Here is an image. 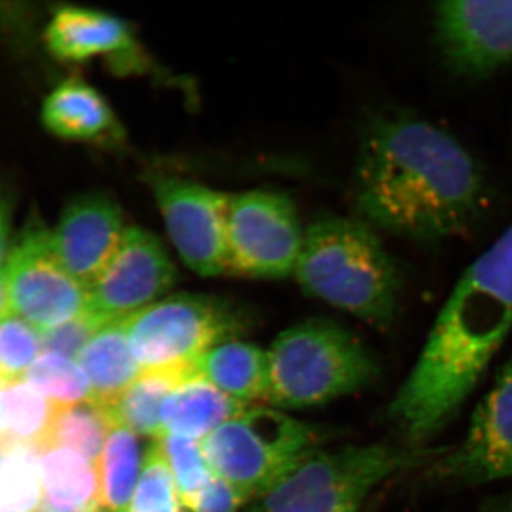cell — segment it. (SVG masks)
<instances>
[{
	"label": "cell",
	"mask_w": 512,
	"mask_h": 512,
	"mask_svg": "<svg viewBox=\"0 0 512 512\" xmlns=\"http://www.w3.org/2000/svg\"><path fill=\"white\" fill-rule=\"evenodd\" d=\"M247 409V404L237 402L194 373L165 400L161 424L164 434L204 440Z\"/></svg>",
	"instance_id": "obj_17"
},
{
	"label": "cell",
	"mask_w": 512,
	"mask_h": 512,
	"mask_svg": "<svg viewBox=\"0 0 512 512\" xmlns=\"http://www.w3.org/2000/svg\"><path fill=\"white\" fill-rule=\"evenodd\" d=\"M126 229L116 202L104 194H87L67 205L50 238L67 271L89 289L109 264Z\"/></svg>",
	"instance_id": "obj_14"
},
{
	"label": "cell",
	"mask_w": 512,
	"mask_h": 512,
	"mask_svg": "<svg viewBox=\"0 0 512 512\" xmlns=\"http://www.w3.org/2000/svg\"><path fill=\"white\" fill-rule=\"evenodd\" d=\"M127 512H183L180 495L157 440L147 447Z\"/></svg>",
	"instance_id": "obj_27"
},
{
	"label": "cell",
	"mask_w": 512,
	"mask_h": 512,
	"mask_svg": "<svg viewBox=\"0 0 512 512\" xmlns=\"http://www.w3.org/2000/svg\"><path fill=\"white\" fill-rule=\"evenodd\" d=\"M42 476L32 451L18 450L0 460V512H37Z\"/></svg>",
	"instance_id": "obj_26"
},
{
	"label": "cell",
	"mask_w": 512,
	"mask_h": 512,
	"mask_svg": "<svg viewBox=\"0 0 512 512\" xmlns=\"http://www.w3.org/2000/svg\"><path fill=\"white\" fill-rule=\"evenodd\" d=\"M194 366L158 367L141 370L123 393L106 406L116 426L153 440L164 436L161 412L167 397L194 375Z\"/></svg>",
	"instance_id": "obj_21"
},
{
	"label": "cell",
	"mask_w": 512,
	"mask_h": 512,
	"mask_svg": "<svg viewBox=\"0 0 512 512\" xmlns=\"http://www.w3.org/2000/svg\"><path fill=\"white\" fill-rule=\"evenodd\" d=\"M168 235L184 264L201 276L227 274L231 197L173 175L150 178Z\"/></svg>",
	"instance_id": "obj_11"
},
{
	"label": "cell",
	"mask_w": 512,
	"mask_h": 512,
	"mask_svg": "<svg viewBox=\"0 0 512 512\" xmlns=\"http://www.w3.org/2000/svg\"><path fill=\"white\" fill-rule=\"evenodd\" d=\"M13 315L12 306H10V298L8 285H6L5 274L0 272V320L8 318Z\"/></svg>",
	"instance_id": "obj_32"
},
{
	"label": "cell",
	"mask_w": 512,
	"mask_h": 512,
	"mask_svg": "<svg viewBox=\"0 0 512 512\" xmlns=\"http://www.w3.org/2000/svg\"><path fill=\"white\" fill-rule=\"evenodd\" d=\"M114 426L109 409L96 400L56 406L46 451L67 448L97 464Z\"/></svg>",
	"instance_id": "obj_23"
},
{
	"label": "cell",
	"mask_w": 512,
	"mask_h": 512,
	"mask_svg": "<svg viewBox=\"0 0 512 512\" xmlns=\"http://www.w3.org/2000/svg\"><path fill=\"white\" fill-rule=\"evenodd\" d=\"M355 195L370 227L437 244L476 224L487 183L476 158L448 131L410 114H392L366 127Z\"/></svg>",
	"instance_id": "obj_1"
},
{
	"label": "cell",
	"mask_w": 512,
	"mask_h": 512,
	"mask_svg": "<svg viewBox=\"0 0 512 512\" xmlns=\"http://www.w3.org/2000/svg\"><path fill=\"white\" fill-rule=\"evenodd\" d=\"M251 315L220 296L177 293L126 318L141 369L192 366L205 352L247 332Z\"/></svg>",
	"instance_id": "obj_7"
},
{
	"label": "cell",
	"mask_w": 512,
	"mask_h": 512,
	"mask_svg": "<svg viewBox=\"0 0 512 512\" xmlns=\"http://www.w3.org/2000/svg\"><path fill=\"white\" fill-rule=\"evenodd\" d=\"M157 443L174 478L181 507H187L215 477L202 453L201 443L171 434H164Z\"/></svg>",
	"instance_id": "obj_25"
},
{
	"label": "cell",
	"mask_w": 512,
	"mask_h": 512,
	"mask_svg": "<svg viewBox=\"0 0 512 512\" xmlns=\"http://www.w3.org/2000/svg\"><path fill=\"white\" fill-rule=\"evenodd\" d=\"M77 360L89 380L93 400L104 406L113 403L143 370L128 343L126 318L101 326Z\"/></svg>",
	"instance_id": "obj_20"
},
{
	"label": "cell",
	"mask_w": 512,
	"mask_h": 512,
	"mask_svg": "<svg viewBox=\"0 0 512 512\" xmlns=\"http://www.w3.org/2000/svg\"><path fill=\"white\" fill-rule=\"evenodd\" d=\"M433 25L441 57L460 76H490L512 62V2L437 3Z\"/></svg>",
	"instance_id": "obj_13"
},
{
	"label": "cell",
	"mask_w": 512,
	"mask_h": 512,
	"mask_svg": "<svg viewBox=\"0 0 512 512\" xmlns=\"http://www.w3.org/2000/svg\"><path fill=\"white\" fill-rule=\"evenodd\" d=\"M143 457L137 434L126 427L114 426L96 464L101 511L127 512L140 478Z\"/></svg>",
	"instance_id": "obj_22"
},
{
	"label": "cell",
	"mask_w": 512,
	"mask_h": 512,
	"mask_svg": "<svg viewBox=\"0 0 512 512\" xmlns=\"http://www.w3.org/2000/svg\"><path fill=\"white\" fill-rule=\"evenodd\" d=\"M295 276L306 295L389 329L399 315V266L365 221L326 217L303 237Z\"/></svg>",
	"instance_id": "obj_3"
},
{
	"label": "cell",
	"mask_w": 512,
	"mask_h": 512,
	"mask_svg": "<svg viewBox=\"0 0 512 512\" xmlns=\"http://www.w3.org/2000/svg\"><path fill=\"white\" fill-rule=\"evenodd\" d=\"M446 448L386 443L315 448L252 500L247 512H359L377 485L429 466Z\"/></svg>",
	"instance_id": "obj_4"
},
{
	"label": "cell",
	"mask_w": 512,
	"mask_h": 512,
	"mask_svg": "<svg viewBox=\"0 0 512 512\" xmlns=\"http://www.w3.org/2000/svg\"><path fill=\"white\" fill-rule=\"evenodd\" d=\"M3 274L13 315L40 332L87 311L89 289L67 271L46 228L32 225L16 239Z\"/></svg>",
	"instance_id": "obj_9"
},
{
	"label": "cell",
	"mask_w": 512,
	"mask_h": 512,
	"mask_svg": "<svg viewBox=\"0 0 512 512\" xmlns=\"http://www.w3.org/2000/svg\"><path fill=\"white\" fill-rule=\"evenodd\" d=\"M10 229H12V205L8 194L0 188V272L5 268L12 244H10Z\"/></svg>",
	"instance_id": "obj_31"
},
{
	"label": "cell",
	"mask_w": 512,
	"mask_h": 512,
	"mask_svg": "<svg viewBox=\"0 0 512 512\" xmlns=\"http://www.w3.org/2000/svg\"><path fill=\"white\" fill-rule=\"evenodd\" d=\"M177 279V268L157 235L127 228L109 264L89 286L87 311L104 322L128 318L163 299Z\"/></svg>",
	"instance_id": "obj_12"
},
{
	"label": "cell",
	"mask_w": 512,
	"mask_h": 512,
	"mask_svg": "<svg viewBox=\"0 0 512 512\" xmlns=\"http://www.w3.org/2000/svg\"><path fill=\"white\" fill-rule=\"evenodd\" d=\"M194 372L239 403L266 400L269 386L268 352L252 343L229 340L194 362Z\"/></svg>",
	"instance_id": "obj_18"
},
{
	"label": "cell",
	"mask_w": 512,
	"mask_h": 512,
	"mask_svg": "<svg viewBox=\"0 0 512 512\" xmlns=\"http://www.w3.org/2000/svg\"><path fill=\"white\" fill-rule=\"evenodd\" d=\"M42 120L50 133L66 140L117 143L123 138L109 103L80 77H70L50 92Z\"/></svg>",
	"instance_id": "obj_16"
},
{
	"label": "cell",
	"mask_w": 512,
	"mask_h": 512,
	"mask_svg": "<svg viewBox=\"0 0 512 512\" xmlns=\"http://www.w3.org/2000/svg\"><path fill=\"white\" fill-rule=\"evenodd\" d=\"M303 237L286 195L262 190L235 195L229 202L227 274L255 279L295 274Z\"/></svg>",
	"instance_id": "obj_8"
},
{
	"label": "cell",
	"mask_w": 512,
	"mask_h": 512,
	"mask_svg": "<svg viewBox=\"0 0 512 512\" xmlns=\"http://www.w3.org/2000/svg\"><path fill=\"white\" fill-rule=\"evenodd\" d=\"M106 323L92 312L86 311L83 315L64 322L56 328L40 332L42 350L47 355L62 356L70 360L79 359L84 348Z\"/></svg>",
	"instance_id": "obj_29"
},
{
	"label": "cell",
	"mask_w": 512,
	"mask_h": 512,
	"mask_svg": "<svg viewBox=\"0 0 512 512\" xmlns=\"http://www.w3.org/2000/svg\"><path fill=\"white\" fill-rule=\"evenodd\" d=\"M46 45L64 62L110 57L124 73L143 67L136 39L124 20L100 10L67 6L57 10L46 29Z\"/></svg>",
	"instance_id": "obj_15"
},
{
	"label": "cell",
	"mask_w": 512,
	"mask_h": 512,
	"mask_svg": "<svg viewBox=\"0 0 512 512\" xmlns=\"http://www.w3.org/2000/svg\"><path fill=\"white\" fill-rule=\"evenodd\" d=\"M512 330V224L461 278L387 406L403 444L421 448L463 409Z\"/></svg>",
	"instance_id": "obj_2"
},
{
	"label": "cell",
	"mask_w": 512,
	"mask_h": 512,
	"mask_svg": "<svg viewBox=\"0 0 512 512\" xmlns=\"http://www.w3.org/2000/svg\"><path fill=\"white\" fill-rule=\"evenodd\" d=\"M5 382V379H3L2 372H0V383Z\"/></svg>",
	"instance_id": "obj_34"
},
{
	"label": "cell",
	"mask_w": 512,
	"mask_h": 512,
	"mask_svg": "<svg viewBox=\"0 0 512 512\" xmlns=\"http://www.w3.org/2000/svg\"><path fill=\"white\" fill-rule=\"evenodd\" d=\"M328 436V431L279 410L255 407L212 431L201 448L214 476L248 501L269 490Z\"/></svg>",
	"instance_id": "obj_6"
},
{
	"label": "cell",
	"mask_w": 512,
	"mask_h": 512,
	"mask_svg": "<svg viewBox=\"0 0 512 512\" xmlns=\"http://www.w3.org/2000/svg\"><path fill=\"white\" fill-rule=\"evenodd\" d=\"M55 406L86 402L93 399L89 380L73 360L57 355H45L30 366L23 376Z\"/></svg>",
	"instance_id": "obj_24"
},
{
	"label": "cell",
	"mask_w": 512,
	"mask_h": 512,
	"mask_svg": "<svg viewBox=\"0 0 512 512\" xmlns=\"http://www.w3.org/2000/svg\"><path fill=\"white\" fill-rule=\"evenodd\" d=\"M426 478L461 487L512 480V357L477 404L466 436L431 461Z\"/></svg>",
	"instance_id": "obj_10"
},
{
	"label": "cell",
	"mask_w": 512,
	"mask_h": 512,
	"mask_svg": "<svg viewBox=\"0 0 512 512\" xmlns=\"http://www.w3.org/2000/svg\"><path fill=\"white\" fill-rule=\"evenodd\" d=\"M481 512H512V493L491 501Z\"/></svg>",
	"instance_id": "obj_33"
},
{
	"label": "cell",
	"mask_w": 512,
	"mask_h": 512,
	"mask_svg": "<svg viewBox=\"0 0 512 512\" xmlns=\"http://www.w3.org/2000/svg\"><path fill=\"white\" fill-rule=\"evenodd\" d=\"M42 350L40 330L19 316L0 320V372L5 382L23 379Z\"/></svg>",
	"instance_id": "obj_28"
},
{
	"label": "cell",
	"mask_w": 512,
	"mask_h": 512,
	"mask_svg": "<svg viewBox=\"0 0 512 512\" xmlns=\"http://www.w3.org/2000/svg\"><path fill=\"white\" fill-rule=\"evenodd\" d=\"M42 503L37 512H103L96 464L67 448L39 456Z\"/></svg>",
	"instance_id": "obj_19"
},
{
	"label": "cell",
	"mask_w": 512,
	"mask_h": 512,
	"mask_svg": "<svg viewBox=\"0 0 512 512\" xmlns=\"http://www.w3.org/2000/svg\"><path fill=\"white\" fill-rule=\"evenodd\" d=\"M266 402L279 409L319 406L360 392L380 376L375 355L349 329L312 319L282 332L268 352Z\"/></svg>",
	"instance_id": "obj_5"
},
{
	"label": "cell",
	"mask_w": 512,
	"mask_h": 512,
	"mask_svg": "<svg viewBox=\"0 0 512 512\" xmlns=\"http://www.w3.org/2000/svg\"><path fill=\"white\" fill-rule=\"evenodd\" d=\"M244 503H247L244 495L227 481L214 477L198 497L184 507V512H238Z\"/></svg>",
	"instance_id": "obj_30"
}]
</instances>
